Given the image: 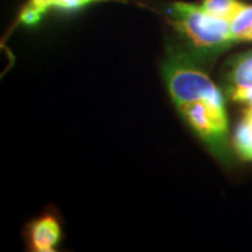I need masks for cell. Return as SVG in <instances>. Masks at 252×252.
<instances>
[{"label": "cell", "instance_id": "obj_12", "mask_svg": "<svg viewBox=\"0 0 252 252\" xmlns=\"http://www.w3.org/2000/svg\"><path fill=\"white\" fill-rule=\"evenodd\" d=\"M244 41H252V28L249 31V33L247 34V36H245Z\"/></svg>", "mask_w": 252, "mask_h": 252}, {"label": "cell", "instance_id": "obj_2", "mask_svg": "<svg viewBox=\"0 0 252 252\" xmlns=\"http://www.w3.org/2000/svg\"><path fill=\"white\" fill-rule=\"evenodd\" d=\"M166 83L176 105L208 99L224 103L222 94L212 80L190 63L180 59H172L165 67Z\"/></svg>", "mask_w": 252, "mask_h": 252}, {"label": "cell", "instance_id": "obj_9", "mask_svg": "<svg viewBox=\"0 0 252 252\" xmlns=\"http://www.w3.org/2000/svg\"><path fill=\"white\" fill-rule=\"evenodd\" d=\"M43 12H41L40 9L34 7L33 5H31L30 2L25 6L20 13V21L25 25H35L39 23L42 18Z\"/></svg>", "mask_w": 252, "mask_h": 252}, {"label": "cell", "instance_id": "obj_11", "mask_svg": "<svg viewBox=\"0 0 252 252\" xmlns=\"http://www.w3.org/2000/svg\"><path fill=\"white\" fill-rule=\"evenodd\" d=\"M30 4L45 13L47 9L53 7V0H30Z\"/></svg>", "mask_w": 252, "mask_h": 252}, {"label": "cell", "instance_id": "obj_6", "mask_svg": "<svg viewBox=\"0 0 252 252\" xmlns=\"http://www.w3.org/2000/svg\"><path fill=\"white\" fill-rule=\"evenodd\" d=\"M235 146L244 159L252 160V104L245 110L243 119L237 126Z\"/></svg>", "mask_w": 252, "mask_h": 252}, {"label": "cell", "instance_id": "obj_7", "mask_svg": "<svg viewBox=\"0 0 252 252\" xmlns=\"http://www.w3.org/2000/svg\"><path fill=\"white\" fill-rule=\"evenodd\" d=\"M245 6L247 5L239 0H203L201 4V7L209 14L230 23Z\"/></svg>", "mask_w": 252, "mask_h": 252}, {"label": "cell", "instance_id": "obj_3", "mask_svg": "<svg viewBox=\"0 0 252 252\" xmlns=\"http://www.w3.org/2000/svg\"><path fill=\"white\" fill-rule=\"evenodd\" d=\"M195 131L213 146H222L228 133L224 103L198 99L179 105Z\"/></svg>", "mask_w": 252, "mask_h": 252}, {"label": "cell", "instance_id": "obj_4", "mask_svg": "<svg viewBox=\"0 0 252 252\" xmlns=\"http://www.w3.org/2000/svg\"><path fill=\"white\" fill-rule=\"evenodd\" d=\"M61 231L58 220L53 217H43L32 226V243L37 251H50L58 243Z\"/></svg>", "mask_w": 252, "mask_h": 252}, {"label": "cell", "instance_id": "obj_10", "mask_svg": "<svg viewBox=\"0 0 252 252\" xmlns=\"http://www.w3.org/2000/svg\"><path fill=\"white\" fill-rule=\"evenodd\" d=\"M97 1H106V0H53V7L71 11Z\"/></svg>", "mask_w": 252, "mask_h": 252}, {"label": "cell", "instance_id": "obj_1", "mask_svg": "<svg viewBox=\"0 0 252 252\" xmlns=\"http://www.w3.org/2000/svg\"><path fill=\"white\" fill-rule=\"evenodd\" d=\"M169 13L175 30L198 50L219 52L236 42L230 21L209 14L201 5L174 2Z\"/></svg>", "mask_w": 252, "mask_h": 252}, {"label": "cell", "instance_id": "obj_8", "mask_svg": "<svg viewBox=\"0 0 252 252\" xmlns=\"http://www.w3.org/2000/svg\"><path fill=\"white\" fill-rule=\"evenodd\" d=\"M231 34L234 40L244 41L249 31L252 28V6L247 5L230 23Z\"/></svg>", "mask_w": 252, "mask_h": 252}, {"label": "cell", "instance_id": "obj_5", "mask_svg": "<svg viewBox=\"0 0 252 252\" xmlns=\"http://www.w3.org/2000/svg\"><path fill=\"white\" fill-rule=\"evenodd\" d=\"M229 81L231 89L252 88V52L238 55L232 61Z\"/></svg>", "mask_w": 252, "mask_h": 252}]
</instances>
